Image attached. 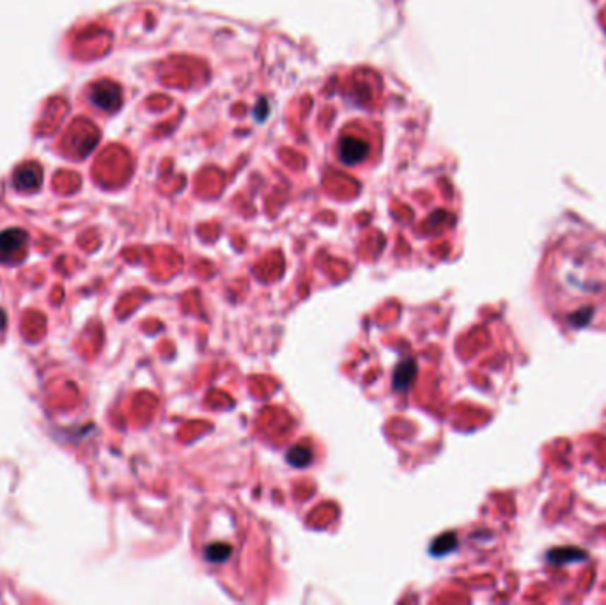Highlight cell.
Instances as JSON below:
<instances>
[{
	"mask_svg": "<svg viewBox=\"0 0 606 605\" xmlns=\"http://www.w3.org/2000/svg\"><path fill=\"white\" fill-rule=\"evenodd\" d=\"M541 289L562 323L606 328V253H555L541 272Z\"/></svg>",
	"mask_w": 606,
	"mask_h": 605,
	"instance_id": "1",
	"label": "cell"
},
{
	"mask_svg": "<svg viewBox=\"0 0 606 605\" xmlns=\"http://www.w3.org/2000/svg\"><path fill=\"white\" fill-rule=\"evenodd\" d=\"M121 89L112 82H100L91 89V101L105 112H114L121 107Z\"/></svg>",
	"mask_w": 606,
	"mask_h": 605,
	"instance_id": "2",
	"label": "cell"
},
{
	"mask_svg": "<svg viewBox=\"0 0 606 605\" xmlns=\"http://www.w3.org/2000/svg\"><path fill=\"white\" fill-rule=\"evenodd\" d=\"M27 246V233L22 229H8L0 233V260L11 261L23 253Z\"/></svg>",
	"mask_w": 606,
	"mask_h": 605,
	"instance_id": "3",
	"label": "cell"
},
{
	"mask_svg": "<svg viewBox=\"0 0 606 605\" xmlns=\"http://www.w3.org/2000/svg\"><path fill=\"white\" fill-rule=\"evenodd\" d=\"M367 153H369V148H367L366 142L356 137H346L339 144V156L348 166H355V163L362 162L367 156Z\"/></svg>",
	"mask_w": 606,
	"mask_h": 605,
	"instance_id": "4",
	"label": "cell"
},
{
	"mask_svg": "<svg viewBox=\"0 0 606 605\" xmlns=\"http://www.w3.org/2000/svg\"><path fill=\"white\" fill-rule=\"evenodd\" d=\"M43 181V174L37 163H23L15 173V187L18 190H36Z\"/></svg>",
	"mask_w": 606,
	"mask_h": 605,
	"instance_id": "5",
	"label": "cell"
},
{
	"mask_svg": "<svg viewBox=\"0 0 606 605\" xmlns=\"http://www.w3.org/2000/svg\"><path fill=\"white\" fill-rule=\"evenodd\" d=\"M415 376H416L415 360L406 359L402 360V362H399L397 368H395L394 382H392V386H394V389L399 391V393H404V391L412 386Z\"/></svg>",
	"mask_w": 606,
	"mask_h": 605,
	"instance_id": "6",
	"label": "cell"
},
{
	"mask_svg": "<svg viewBox=\"0 0 606 605\" xmlns=\"http://www.w3.org/2000/svg\"><path fill=\"white\" fill-rule=\"evenodd\" d=\"M231 555H233V547L229 543H223V541L208 545L204 551L206 561L209 563H226Z\"/></svg>",
	"mask_w": 606,
	"mask_h": 605,
	"instance_id": "7",
	"label": "cell"
},
{
	"mask_svg": "<svg viewBox=\"0 0 606 605\" xmlns=\"http://www.w3.org/2000/svg\"><path fill=\"white\" fill-rule=\"evenodd\" d=\"M287 461H289L293 467H307V465L313 461V453H310V449H307V447L303 446H294L291 447L289 453L286 454Z\"/></svg>",
	"mask_w": 606,
	"mask_h": 605,
	"instance_id": "8",
	"label": "cell"
},
{
	"mask_svg": "<svg viewBox=\"0 0 606 605\" xmlns=\"http://www.w3.org/2000/svg\"><path fill=\"white\" fill-rule=\"evenodd\" d=\"M454 547H456V538L452 536V534H443V536L436 538V540L433 541L431 552H433L434 555H443L447 554V552H450Z\"/></svg>",
	"mask_w": 606,
	"mask_h": 605,
	"instance_id": "9",
	"label": "cell"
}]
</instances>
